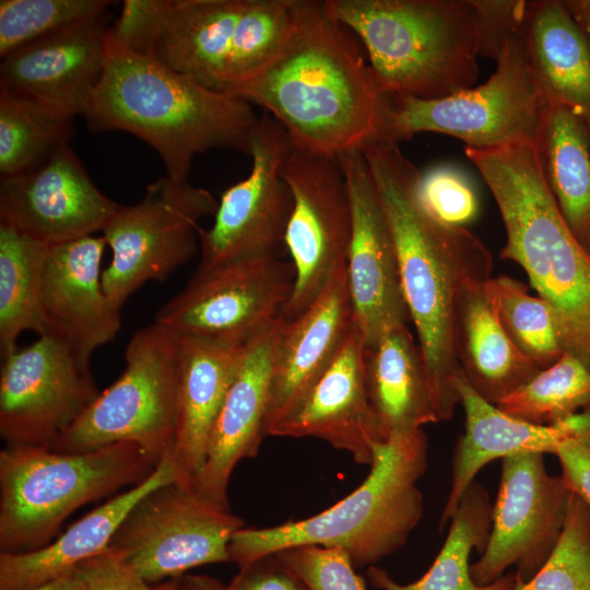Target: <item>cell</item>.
Returning <instances> with one entry per match:
<instances>
[{"label": "cell", "mask_w": 590, "mask_h": 590, "mask_svg": "<svg viewBox=\"0 0 590 590\" xmlns=\"http://www.w3.org/2000/svg\"><path fill=\"white\" fill-rule=\"evenodd\" d=\"M246 3L247 0H125L111 31L133 51L222 92Z\"/></svg>", "instance_id": "17"}, {"label": "cell", "mask_w": 590, "mask_h": 590, "mask_svg": "<svg viewBox=\"0 0 590 590\" xmlns=\"http://www.w3.org/2000/svg\"><path fill=\"white\" fill-rule=\"evenodd\" d=\"M223 590H306L303 582L275 556L243 568Z\"/></svg>", "instance_id": "43"}, {"label": "cell", "mask_w": 590, "mask_h": 590, "mask_svg": "<svg viewBox=\"0 0 590 590\" xmlns=\"http://www.w3.org/2000/svg\"><path fill=\"white\" fill-rule=\"evenodd\" d=\"M455 385L465 413V429L453 452L451 486L440 516V530L453 516L475 475L493 460L528 451L555 455L570 438L590 440L587 409L554 425H535L510 416L483 399L462 373Z\"/></svg>", "instance_id": "25"}, {"label": "cell", "mask_w": 590, "mask_h": 590, "mask_svg": "<svg viewBox=\"0 0 590 590\" xmlns=\"http://www.w3.org/2000/svg\"><path fill=\"white\" fill-rule=\"evenodd\" d=\"M489 279L470 281L460 294L456 353L470 386L496 404L540 369L520 353L503 328L488 287Z\"/></svg>", "instance_id": "30"}, {"label": "cell", "mask_w": 590, "mask_h": 590, "mask_svg": "<svg viewBox=\"0 0 590 590\" xmlns=\"http://www.w3.org/2000/svg\"><path fill=\"white\" fill-rule=\"evenodd\" d=\"M522 40L544 104L571 109L590 132V37L562 0L527 1Z\"/></svg>", "instance_id": "27"}, {"label": "cell", "mask_w": 590, "mask_h": 590, "mask_svg": "<svg viewBox=\"0 0 590 590\" xmlns=\"http://www.w3.org/2000/svg\"><path fill=\"white\" fill-rule=\"evenodd\" d=\"M179 387L173 452L176 482L194 491L209 436L233 381L244 346L178 337Z\"/></svg>", "instance_id": "26"}, {"label": "cell", "mask_w": 590, "mask_h": 590, "mask_svg": "<svg viewBox=\"0 0 590 590\" xmlns=\"http://www.w3.org/2000/svg\"><path fill=\"white\" fill-rule=\"evenodd\" d=\"M488 287L503 328L536 368L552 366L566 353L555 311L547 300L530 295L524 284L509 275L491 278Z\"/></svg>", "instance_id": "35"}, {"label": "cell", "mask_w": 590, "mask_h": 590, "mask_svg": "<svg viewBox=\"0 0 590 590\" xmlns=\"http://www.w3.org/2000/svg\"><path fill=\"white\" fill-rule=\"evenodd\" d=\"M155 590H223L224 585L204 575H181L154 587Z\"/></svg>", "instance_id": "45"}, {"label": "cell", "mask_w": 590, "mask_h": 590, "mask_svg": "<svg viewBox=\"0 0 590 590\" xmlns=\"http://www.w3.org/2000/svg\"><path fill=\"white\" fill-rule=\"evenodd\" d=\"M244 521L173 481L143 496L115 532L108 551L148 583L194 567L231 562L229 542Z\"/></svg>", "instance_id": "11"}, {"label": "cell", "mask_w": 590, "mask_h": 590, "mask_svg": "<svg viewBox=\"0 0 590 590\" xmlns=\"http://www.w3.org/2000/svg\"><path fill=\"white\" fill-rule=\"evenodd\" d=\"M323 5L362 42L385 94L435 99L477 80L470 0H323Z\"/></svg>", "instance_id": "6"}, {"label": "cell", "mask_w": 590, "mask_h": 590, "mask_svg": "<svg viewBox=\"0 0 590 590\" xmlns=\"http://www.w3.org/2000/svg\"><path fill=\"white\" fill-rule=\"evenodd\" d=\"M527 590H590V506L570 493L566 519L551 556Z\"/></svg>", "instance_id": "38"}, {"label": "cell", "mask_w": 590, "mask_h": 590, "mask_svg": "<svg viewBox=\"0 0 590 590\" xmlns=\"http://www.w3.org/2000/svg\"><path fill=\"white\" fill-rule=\"evenodd\" d=\"M492 515L487 491L474 481L451 517L446 541L426 574L415 582L401 585L385 569L371 566L367 570L371 585L382 590H514L516 573L484 586L471 578L469 557L474 547L481 553L485 550Z\"/></svg>", "instance_id": "32"}, {"label": "cell", "mask_w": 590, "mask_h": 590, "mask_svg": "<svg viewBox=\"0 0 590 590\" xmlns=\"http://www.w3.org/2000/svg\"><path fill=\"white\" fill-rule=\"evenodd\" d=\"M72 120L40 105L0 90V175L32 170L69 144Z\"/></svg>", "instance_id": "34"}, {"label": "cell", "mask_w": 590, "mask_h": 590, "mask_svg": "<svg viewBox=\"0 0 590 590\" xmlns=\"http://www.w3.org/2000/svg\"><path fill=\"white\" fill-rule=\"evenodd\" d=\"M295 285V269L279 256L197 269L156 314L178 337L244 346L275 323Z\"/></svg>", "instance_id": "12"}, {"label": "cell", "mask_w": 590, "mask_h": 590, "mask_svg": "<svg viewBox=\"0 0 590 590\" xmlns=\"http://www.w3.org/2000/svg\"><path fill=\"white\" fill-rule=\"evenodd\" d=\"M346 264L280 332L268 415L272 427L291 415L333 362L355 327Z\"/></svg>", "instance_id": "24"}, {"label": "cell", "mask_w": 590, "mask_h": 590, "mask_svg": "<svg viewBox=\"0 0 590 590\" xmlns=\"http://www.w3.org/2000/svg\"><path fill=\"white\" fill-rule=\"evenodd\" d=\"M90 364L55 334L2 358L0 436L7 446H48L98 397Z\"/></svg>", "instance_id": "15"}, {"label": "cell", "mask_w": 590, "mask_h": 590, "mask_svg": "<svg viewBox=\"0 0 590 590\" xmlns=\"http://www.w3.org/2000/svg\"><path fill=\"white\" fill-rule=\"evenodd\" d=\"M514 590H527L524 588V581L520 578V576L516 573V585Z\"/></svg>", "instance_id": "48"}, {"label": "cell", "mask_w": 590, "mask_h": 590, "mask_svg": "<svg viewBox=\"0 0 590 590\" xmlns=\"http://www.w3.org/2000/svg\"><path fill=\"white\" fill-rule=\"evenodd\" d=\"M323 1L298 0L279 54L229 95L262 107L295 151L338 158L381 135L387 97Z\"/></svg>", "instance_id": "1"}, {"label": "cell", "mask_w": 590, "mask_h": 590, "mask_svg": "<svg viewBox=\"0 0 590 590\" xmlns=\"http://www.w3.org/2000/svg\"><path fill=\"white\" fill-rule=\"evenodd\" d=\"M74 571L88 590H155L108 550L84 560Z\"/></svg>", "instance_id": "42"}, {"label": "cell", "mask_w": 590, "mask_h": 590, "mask_svg": "<svg viewBox=\"0 0 590 590\" xmlns=\"http://www.w3.org/2000/svg\"><path fill=\"white\" fill-rule=\"evenodd\" d=\"M292 151L284 129L263 114L249 151L248 176L222 192L213 224L198 231L199 269L279 255L292 211L281 167Z\"/></svg>", "instance_id": "13"}, {"label": "cell", "mask_w": 590, "mask_h": 590, "mask_svg": "<svg viewBox=\"0 0 590 590\" xmlns=\"http://www.w3.org/2000/svg\"><path fill=\"white\" fill-rule=\"evenodd\" d=\"M106 245L103 235H90L50 246L43 267L46 334L64 339L86 364L121 326L120 308L110 302L102 284Z\"/></svg>", "instance_id": "22"}, {"label": "cell", "mask_w": 590, "mask_h": 590, "mask_svg": "<svg viewBox=\"0 0 590 590\" xmlns=\"http://www.w3.org/2000/svg\"><path fill=\"white\" fill-rule=\"evenodd\" d=\"M156 465L131 442L81 452L5 446L0 451V553L46 546L74 510L141 483Z\"/></svg>", "instance_id": "7"}, {"label": "cell", "mask_w": 590, "mask_h": 590, "mask_svg": "<svg viewBox=\"0 0 590 590\" xmlns=\"http://www.w3.org/2000/svg\"><path fill=\"white\" fill-rule=\"evenodd\" d=\"M282 318L247 343L212 426L194 492L228 507L227 487L238 462L258 455L268 435L271 387Z\"/></svg>", "instance_id": "21"}, {"label": "cell", "mask_w": 590, "mask_h": 590, "mask_svg": "<svg viewBox=\"0 0 590 590\" xmlns=\"http://www.w3.org/2000/svg\"><path fill=\"white\" fill-rule=\"evenodd\" d=\"M521 32L508 38L495 72L476 87L435 99L388 94L379 139L399 144L420 132H437L474 149L534 143L543 103Z\"/></svg>", "instance_id": "9"}, {"label": "cell", "mask_w": 590, "mask_h": 590, "mask_svg": "<svg viewBox=\"0 0 590 590\" xmlns=\"http://www.w3.org/2000/svg\"><path fill=\"white\" fill-rule=\"evenodd\" d=\"M281 174L292 194L284 247L295 269L293 294L281 318L299 316L334 272L346 264L352 212L338 158L293 151Z\"/></svg>", "instance_id": "14"}, {"label": "cell", "mask_w": 590, "mask_h": 590, "mask_svg": "<svg viewBox=\"0 0 590 590\" xmlns=\"http://www.w3.org/2000/svg\"><path fill=\"white\" fill-rule=\"evenodd\" d=\"M587 409L590 410V406H588Z\"/></svg>", "instance_id": "49"}, {"label": "cell", "mask_w": 590, "mask_h": 590, "mask_svg": "<svg viewBox=\"0 0 590 590\" xmlns=\"http://www.w3.org/2000/svg\"><path fill=\"white\" fill-rule=\"evenodd\" d=\"M555 455L567 486L590 506V440L570 438L559 446Z\"/></svg>", "instance_id": "44"}, {"label": "cell", "mask_w": 590, "mask_h": 590, "mask_svg": "<svg viewBox=\"0 0 590 590\" xmlns=\"http://www.w3.org/2000/svg\"><path fill=\"white\" fill-rule=\"evenodd\" d=\"M275 555L305 586L306 590H365L354 564L342 550L297 545Z\"/></svg>", "instance_id": "40"}, {"label": "cell", "mask_w": 590, "mask_h": 590, "mask_svg": "<svg viewBox=\"0 0 590 590\" xmlns=\"http://www.w3.org/2000/svg\"><path fill=\"white\" fill-rule=\"evenodd\" d=\"M106 13L45 36L1 58L0 90L64 118L85 114L101 80Z\"/></svg>", "instance_id": "20"}, {"label": "cell", "mask_w": 590, "mask_h": 590, "mask_svg": "<svg viewBox=\"0 0 590 590\" xmlns=\"http://www.w3.org/2000/svg\"><path fill=\"white\" fill-rule=\"evenodd\" d=\"M217 204L206 189L167 175L149 184L138 203L119 204L102 231L113 253L102 273L110 302L121 309L145 282L186 263L198 248L199 221L214 215Z\"/></svg>", "instance_id": "10"}, {"label": "cell", "mask_w": 590, "mask_h": 590, "mask_svg": "<svg viewBox=\"0 0 590 590\" xmlns=\"http://www.w3.org/2000/svg\"><path fill=\"white\" fill-rule=\"evenodd\" d=\"M107 0H1L0 56L106 13Z\"/></svg>", "instance_id": "37"}, {"label": "cell", "mask_w": 590, "mask_h": 590, "mask_svg": "<svg viewBox=\"0 0 590 590\" xmlns=\"http://www.w3.org/2000/svg\"><path fill=\"white\" fill-rule=\"evenodd\" d=\"M393 235L403 297L430 385L439 421L460 404L456 379V317L463 287L491 278L493 258L461 226L433 217L416 196L420 170L399 144L376 139L362 149Z\"/></svg>", "instance_id": "2"}, {"label": "cell", "mask_w": 590, "mask_h": 590, "mask_svg": "<svg viewBox=\"0 0 590 590\" xmlns=\"http://www.w3.org/2000/svg\"><path fill=\"white\" fill-rule=\"evenodd\" d=\"M269 435L319 438L370 467L374 447L384 440L368 398L364 340L356 324L300 404Z\"/></svg>", "instance_id": "23"}, {"label": "cell", "mask_w": 590, "mask_h": 590, "mask_svg": "<svg viewBox=\"0 0 590 590\" xmlns=\"http://www.w3.org/2000/svg\"><path fill=\"white\" fill-rule=\"evenodd\" d=\"M477 32L479 56L497 60L508 38L522 30L526 0H470Z\"/></svg>", "instance_id": "41"}, {"label": "cell", "mask_w": 590, "mask_h": 590, "mask_svg": "<svg viewBox=\"0 0 590 590\" xmlns=\"http://www.w3.org/2000/svg\"><path fill=\"white\" fill-rule=\"evenodd\" d=\"M488 186L506 231L502 258L517 262L556 315L566 352L590 368V253L546 182L534 143L465 146Z\"/></svg>", "instance_id": "4"}, {"label": "cell", "mask_w": 590, "mask_h": 590, "mask_svg": "<svg viewBox=\"0 0 590 590\" xmlns=\"http://www.w3.org/2000/svg\"><path fill=\"white\" fill-rule=\"evenodd\" d=\"M495 405L524 422L554 425L590 406V368L566 352Z\"/></svg>", "instance_id": "36"}, {"label": "cell", "mask_w": 590, "mask_h": 590, "mask_svg": "<svg viewBox=\"0 0 590 590\" xmlns=\"http://www.w3.org/2000/svg\"><path fill=\"white\" fill-rule=\"evenodd\" d=\"M423 428L398 432L374 447L365 481L324 511L269 528H241L233 535L229 559L243 568L297 545L344 551L354 566L373 565L399 550L423 514L417 486L427 467Z\"/></svg>", "instance_id": "5"}, {"label": "cell", "mask_w": 590, "mask_h": 590, "mask_svg": "<svg viewBox=\"0 0 590 590\" xmlns=\"http://www.w3.org/2000/svg\"><path fill=\"white\" fill-rule=\"evenodd\" d=\"M534 145L563 217L590 253V132L586 123L568 107L544 104Z\"/></svg>", "instance_id": "31"}, {"label": "cell", "mask_w": 590, "mask_h": 590, "mask_svg": "<svg viewBox=\"0 0 590 590\" xmlns=\"http://www.w3.org/2000/svg\"><path fill=\"white\" fill-rule=\"evenodd\" d=\"M126 367L80 417L51 444L60 452L116 442L138 445L157 464L173 452L178 417V338L156 322L137 331Z\"/></svg>", "instance_id": "8"}, {"label": "cell", "mask_w": 590, "mask_h": 590, "mask_svg": "<svg viewBox=\"0 0 590 590\" xmlns=\"http://www.w3.org/2000/svg\"><path fill=\"white\" fill-rule=\"evenodd\" d=\"M364 371L382 440L440 422L422 353L408 323L389 327L364 345Z\"/></svg>", "instance_id": "29"}, {"label": "cell", "mask_w": 590, "mask_h": 590, "mask_svg": "<svg viewBox=\"0 0 590 590\" xmlns=\"http://www.w3.org/2000/svg\"><path fill=\"white\" fill-rule=\"evenodd\" d=\"M502 461L489 538L470 566L480 586L499 579L511 565L524 582L535 576L559 540L571 493L562 476L547 473L542 452H520Z\"/></svg>", "instance_id": "16"}, {"label": "cell", "mask_w": 590, "mask_h": 590, "mask_svg": "<svg viewBox=\"0 0 590 590\" xmlns=\"http://www.w3.org/2000/svg\"><path fill=\"white\" fill-rule=\"evenodd\" d=\"M118 206L69 144L36 168L0 179V223L48 247L102 232Z\"/></svg>", "instance_id": "19"}, {"label": "cell", "mask_w": 590, "mask_h": 590, "mask_svg": "<svg viewBox=\"0 0 590 590\" xmlns=\"http://www.w3.org/2000/svg\"><path fill=\"white\" fill-rule=\"evenodd\" d=\"M352 212L346 259L355 323L364 345L389 327L408 323L398 255L376 182L361 149L338 156Z\"/></svg>", "instance_id": "18"}, {"label": "cell", "mask_w": 590, "mask_h": 590, "mask_svg": "<svg viewBox=\"0 0 590 590\" xmlns=\"http://www.w3.org/2000/svg\"><path fill=\"white\" fill-rule=\"evenodd\" d=\"M173 481L176 482V473L169 453L144 481L80 518L56 541L33 552L0 553V590L38 587L104 553L132 507L150 491Z\"/></svg>", "instance_id": "28"}, {"label": "cell", "mask_w": 590, "mask_h": 590, "mask_svg": "<svg viewBox=\"0 0 590 590\" xmlns=\"http://www.w3.org/2000/svg\"><path fill=\"white\" fill-rule=\"evenodd\" d=\"M92 130L129 132L153 148L167 176L188 179L212 149L249 155L260 117L244 99L209 88L133 51L109 27L101 80L84 114Z\"/></svg>", "instance_id": "3"}, {"label": "cell", "mask_w": 590, "mask_h": 590, "mask_svg": "<svg viewBox=\"0 0 590 590\" xmlns=\"http://www.w3.org/2000/svg\"><path fill=\"white\" fill-rule=\"evenodd\" d=\"M48 246L0 223V355L16 350L21 333L46 334L42 274Z\"/></svg>", "instance_id": "33"}, {"label": "cell", "mask_w": 590, "mask_h": 590, "mask_svg": "<svg viewBox=\"0 0 590 590\" xmlns=\"http://www.w3.org/2000/svg\"><path fill=\"white\" fill-rule=\"evenodd\" d=\"M416 196L436 220L463 227L477 214L479 203L470 179L450 165H436L416 180Z\"/></svg>", "instance_id": "39"}, {"label": "cell", "mask_w": 590, "mask_h": 590, "mask_svg": "<svg viewBox=\"0 0 590 590\" xmlns=\"http://www.w3.org/2000/svg\"><path fill=\"white\" fill-rule=\"evenodd\" d=\"M564 3L590 37V0H566Z\"/></svg>", "instance_id": "47"}, {"label": "cell", "mask_w": 590, "mask_h": 590, "mask_svg": "<svg viewBox=\"0 0 590 590\" xmlns=\"http://www.w3.org/2000/svg\"><path fill=\"white\" fill-rule=\"evenodd\" d=\"M28 590H88V588L80 576L75 571H72Z\"/></svg>", "instance_id": "46"}]
</instances>
